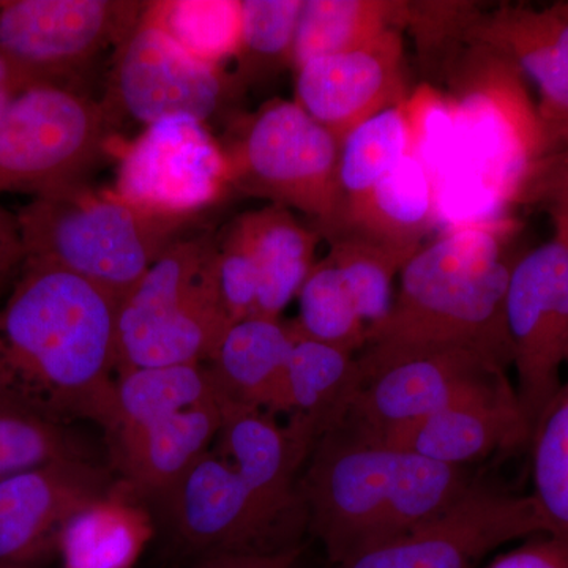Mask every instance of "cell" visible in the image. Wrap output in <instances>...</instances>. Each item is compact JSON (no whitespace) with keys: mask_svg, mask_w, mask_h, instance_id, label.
Returning a JSON list of instances; mask_svg holds the SVG:
<instances>
[{"mask_svg":"<svg viewBox=\"0 0 568 568\" xmlns=\"http://www.w3.org/2000/svg\"><path fill=\"white\" fill-rule=\"evenodd\" d=\"M119 301L54 265L24 261L0 306V403L52 420H115Z\"/></svg>","mask_w":568,"mask_h":568,"instance_id":"obj_1","label":"cell"},{"mask_svg":"<svg viewBox=\"0 0 568 568\" xmlns=\"http://www.w3.org/2000/svg\"><path fill=\"white\" fill-rule=\"evenodd\" d=\"M455 111V145L436 178L437 215L446 227L510 219L547 156L529 82L515 63L480 43L444 62Z\"/></svg>","mask_w":568,"mask_h":568,"instance_id":"obj_2","label":"cell"},{"mask_svg":"<svg viewBox=\"0 0 568 568\" xmlns=\"http://www.w3.org/2000/svg\"><path fill=\"white\" fill-rule=\"evenodd\" d=\"M306 463L298 488L306 521L336 566L424 525L470 488L465 467L417 457L347 425L321 436Z\"/></svg>","mask_w":568,"mask_h":568,"instance_id":"obj_3","label":"cell"},{"mask_svg":"<svg viewBox=\"0 0 568 568\" xmlns=\"http://www.w3.org/2000/svg\"><path fill=\"white\" fill-rule=\"evenodd\" d=\"M517 219L446 227L399 272L394 305L365 346H462L508 369V282L525 250Z\"/></svg>","mask_w":568,"mask_h":568,"instance_id":"obj_4","label":"cell"},{"mask_svg":"<svg viewBox=\"0 0 568 568\" xmlns=\"http://www.w3.org/2000/svg\"><path fill=\"white\" fill-rule=\"evenodd\" d=\"M17 219L24 261L81 276L119 304L185 227L142 215L85 182L32 197Z\"/></svg>","mask_w":568,"mask_h":568,"instance_id":"obj_5","label":"cell"},{"mask_svg":"<svg viewBox=\"0 0 568 568\" xmlns=\"http://www.w3.org/2000/svg\"><path fill=\"white\" fill-rule=\"evenodd\" d=\"M213 235L182 237L119 304L118 375L148 366L209 364L231 325L213 287Z\"/></svg>","mask_w":568,"mask_h":568,"instance_id":"obj_6","label":"cell"},{"mask_svg":"<svg viewBox=\"0 0 568 568\" xmlns=\"http://www.w3.org/2000/svg\"><path fill=\"white\" fill-rule=\"evenodd\" d=\"M233 189L304 213L323 239L339 209V141L295 102L271 100L223 145Z\"/></svg>","mask_w":568,"mask_h":568,"instance_id":"obj_7","label":"cell"},{"mask_svg":"<svg viewBox=\"0 0 568 568\" xmlns=\"http://www.w3.org/2000/svg\"><path fill=\"white\" fill-rule=\"evenodd\" d=\"M114 125L103 103L78 89L29 88L0 115V193L36 197L84 183Z\"/></svg>","mask_w":568,"mask_h":568,"instance_id":"obj_8","label":"cell"},{"mask_svg":"<svg viewBox=\"0 0 568 568\" xmlns=\"http://www.w3.org/2000/svg\"><path fill=\"white\" fill-rule=\"evenodd\" d=\"M362 387L342 425L365 435L410 424L510 386L507 369L462 346H365Z\"/></svg>","mask_w":568,"mask_h":568,"instance_id":"obj_9","label":"cell"},{"mask_svg":"<svg viewBox=\"0 0 568 568\" xmlns=\"http://www.w3.org/2000/svg\"><path fill=\"white\" fill-rule=\"evenodd\" d=\"M148 507L164 534L168 556L194 568L224 555L301 547L213 448Z\"/></svg>","mask_w":568,"mask_h":568,"instance_id":"obj_10","label":"cell"},{"mask_svg":"<svg viewBox=\"0 0 568 568\" xmlns=\"http://www.w3.org/2000/svg\"><path fill=\"white\" fill-rule=\"evenodd\" d=\"M233 190L226 151L205 123L175 115L125 145L112 192L142 215L183 224Z\"/></svg>","mask_w":568,"mask_h":568,"instance_id":"obj_11","label":"cell"},{"mask_svg":"<svg viewBox=\"0 0 568 568\" xmlns=\"http://www.w3.org/2000/svg\"><path fill=\"white\" fill-rule=\"evenodd\" d=\"M145 7L130 0H3L0 54L37 85L77 89L95 59L133 31Z\"/></svg>","mask_w":568,"mask_h":568,"instance_id":"obj_12","label":"cell"},{"mask_svg":"<svg viewBox=\"0 0 568 568\" xmlns=\"http://www.w3.org/2000/svg\"><path fill=\"white\" fill-rule=\"evenodd\" d=\"M506 324L515 388L530 437L562 387L568 355V235L519 256L508 282Z\"/></svg>","mask_w":568,"mask_h":568,"instance_id":"obj_13","label":"cell"},{"mask_svg":"<svg viewBox=\"0 0 568 568\" xmlns=\"http://www.w3.org/2000/svg\"><path fill=\"white\" fill-rule=\"evenodd\" d=\"M239 82L223 67L183 50L144 11L115 48L103 106L114 123L125 118L148 126L189 115L207 125L231 102Z\"/></svg>","mask_w":568,"mask_h":568,"instance_id":"obj_14","label":"cell"},{"mask_svg":"<svg viewBox=\"0 0 568 568\" xmlns=\"http://www.w3.org/2000/svg\"><path fill=\"white\" fill-rule=\"evenodd\" d=\"M545 532L532 496L470 485L443 514L336 568H476L489 552Z\"/></svg>","mask_w":568,"mask_h":568,"instance_id":"obj_15","label":"cell"},{"mask_svg":"<svg viewBox=\"0 0 568 568\" xmlns=\"http://www.w3.org/2000/svg\"><path fill=\"white\" fill-rule=\"evenodd\" d=\"M115 484L114 470L95 458L59 459L0 480V566L55 555L67 523Z\"/></svg>","mask_w":568,"mask_h":568,"instance_id":"obj_16","label":"cell"},{"mask_svg":"<svg viewBox=\"0 0 568 568\" xmlns=\"http://www.w3.org/2000/svg\"><path fill=\"white\" fill-rule=\"evenodd\" d=\"M405 43L390 31L355 50L313 59L295 70V100L316 122L345 140L373 115L405 103Z\"/></svg>","mask_w":568,"mask_h":568,"instance_id":"obj_17","label":"cell"},{"mask_svg":"<svg viewBox=\"0 0 568 568\" xmlns=\"http://www.w3.org/2000/svg\"><path fill=\"white\" fill-rule=\"evenodd\" d=\"M467 43L493 48L532 82L547 155L568 144V0L497 7L478 17Z\"/></svg>","mask_w":568,"mask_h":568,"instance_id":"obj_18","label":"cell"},{"mask_svg":"<svg viewBox=\"0 0 568 568\" xmlns=\"http://www.w3.org/2000/svg\"><path fill=\"white\" fill-rule=\"evenodd\" d=\"M304 418L280 425L272 414L223 402V420L213 450L230 462L257 503L295 537V514H305L298 473L320 440Z\"/></svg>","mask_w":568,"mask_h":568,"instance_id":"obj_19","label":"cell"},{"mask_svg":"<svg viewBox=\"0 0 568 568\" xmlns=\"http://www.w3.org/2000/svg\"><path fill=\"white\" fill-rule=\"evenodd\" d=\"M361 435L454 467H465L496 450L525 446L530 440L529 426L511 386L387 432Z\"/></svg>","mask_w":568,"mask_h":568,"instance_id":"obj_20","label":"cell"},{"mask_svg":"<svg viewBox=\"0 0 568 568\" xmlns=\"http://www.w3.org/2000/svg\"><path fill=\"white\" fill-rule=\"evenodd\" d=\"M222 420L223 402L216 398L108 440L115 477L149 506L212 450Z\"/></svg>","mask_w":568,"mask_h":568,"instance_id":"obj_21","label":"cell"},{"mask_svg":"<svg viewBox=\"0 0 568 568\" xmlns=\"http://www.w3.org/2000/svg\"><path fill=\"white\" fill-rule=\"evenodd\" d=\"M297 339L280 317L250 316L231 324L209 361L222 402L283 413L284 376Z\"/></svg>","mask_w":568,"mask_h":568,"instance_id":"obj_22","label":"cell"},{"mask_svg":"<svg viewBox=\"0 0 568 568\" xmlns=\"http://www.w3.org/2000/svg\"><path fill=\"white\" fill-rule=\"evenodd\" d=\"M437 223L435 178L416 156L407 155L368 193L339 211L325 239L357 234L416 253Z\"/></svg>","mask_w":568,"mask_h":568,"instance_id":"obj_23","label":"cell"},{"mask_svg":"<svg viewBox=\"0 0 568 568\" xmlns=\"http://www.w3.org/2000/svg\"><path fill=\"white\" fill-rule=\"evenodd\" d=\"M155 534L151 508L118 480L67 523L55 555L62 568H134Z\"/></svg>","mask_w":568,"mask_h":568,"instance_id":"obj_24","label":"cell"},{"mask_svg":"<svg viewBox=\"0 0 568 568\" xmlns=\"http://www.w3.org/2000/svg\"><path fill=\"white\" fill-rule=\"evenodd\" d=\"M237 222L252 250L260 280L253 316L282 317L315 267L323 235L298 222L293 211L276 204L245 212Z\"/></svg>","mask_w":568,"mask_h":568,"instance_id":"obj_25","label":"cell"},{"mask_svg":"<svg viewBox=\"0 0 568 568\" xmlns=\"http://www.w3.org/2000/svg\"><path fill=\"white\" fill-rule=\"evenodd\" d=\"M361 387L357 354L297 336L284 376L283 413L308 420L323 436L346 420Z\"/></svg>","mask_w":568,"mask_h":568,"instance_id":"obj_26","label":"cell"},{"mask_svg":"<svg viewBox=\"0 0 568 568\" xmlns=\"http://www.w3.org/2000/svg\"><path fill=\"white\" fill-rule=\"evenodd\" d=\"M222 398L207 364L134 368L115 381V420L108 440Z\"/></svg>","mask_w":568,"mask_h":568,"instance_id":"obj_27","label":"cell"},{"mask_svg":"<svg viewBox=\"0 0 568 568\" xmlns=\"http://www.w3.org/2000/svg\"><path fill=\"white\" fill-rule=\"evenodd\" d=\"M407 2L390 0H304L294 44V70L313 59L372 43L405 31Z\"/></svg>","mask_w":568,"mask_h":568,"instance_id":"obj_28","label":"cell"},{"mask_svg":"<svg viewBox=\"0 0 568 568\" xmlns=\"http://www.w3.org/2000/svg\"><path fill=\"white\" fill-rule=\"evenodd\" d=\"M407 155H410V138L403 103L355 126L339 144L338 213L368 193Z\"/></svg>","mask_w":568,"mask_h":568,"instance_id":"obj_29","label":"cell"},{"mask_svg":"<svg viewBox=\"0 0 568 568\" xmlns=\"http://www.w3.org/2000/svg\"><path fill=\"white\" fill-rule=\"evenodd\" d=\"M145 17L194 58L223 67L237 59L242 40V0L149 2Z\"/></svg>","mask_w":568,"mask_h":568,"instance_id":"obj_30","label":"cell"},{"mask_svg":"<svg viewBox=\"0 0 568 568\" xmlns=\"http://www.w3.org/2000/svg\"><path fill=\"white\" fill-rule=\"evenodd\" d=\"M327 256L339 272L347 293L366 327L383 323L395 297V278L414 252L379 244L357 234L328 239Z\"/></svg>","mask_w":568,"mask_h":568,"instance_id":"obj_31","label":"cell"},{"mask_svg":"<svg viewBox=\"0 0 568 568\" xmlns=\"http://www.w3.org/2000/svg\"><path fill=\"white\" fill-rule=\"evenodd\" d=\"M293 324L298 338L313 339L357 354L365 347V321L358 315L331 257L315 264L297 294Z\"/></svg>","mask_w":568,"mask_h":568,"instance_id":"obj_32","label":"cell"},{"mask_svg":"<svg viewBox=\"0 0 568 568\" xmlns=\"http://www.w3.org/2000/svg\"><path fill=\"white\" fill-rule=\"evenodd\" d=\"M568 369V355H567ZM532 450L530 493L545 532L568 540V376L529 440Z\"/></svg>","mask_w":568,"mask_h":568,"instance_id":"obj_33","label":"cell"},{"mask_svg":"<svg viewBox=\"0 0 568 568\" xmlns=\"http://www.w3.org/2000/svg\"><path fill=\"white\" fill-rule=\"evenodd\" d=\"M69 458H93L91 447L70 424L0 403V480Z\"/></svg>","mask_w":568,"mask_h":568,"instance_id":"obj_34","label":"cell"},{"mask_svg":"<svg viewBox=\"0 0 568 568\" xmlns=\"http://www.w3.org/2000/svg\"><path fill=\"white\" fill-rule=\"evenodd\" d=\"M304 0H242L237 61L245 77L291 67Z\"/></svg>","mask_w":568,"mask_h":568,"instance_id":"obj_35","label":"cell"},{"mask_svg":"<svg viewBox=\"0 0 568 568\" xmlns=\"http://www.w3.org/2000/svg\"><path fill=\"white\" fill-rule=\"evenodd\" d=\"M213 287L231 324L254 315L257 302V268L237 219L224 234L213 237L209 256Z\"/></svg>","mask_w":568,"mask_h":568,"instance_id":"obj_36","label":"cell"},{"mask_svg":"<svg viewBox=\"0 0 568 568\" xmlns=\"http://www.w3.org/2000/svg\"><path fill=\"white\" fill-rule=\"evenodd\" d=\"M403 108L409 126L410 155L425 164L436 181L454 152V106L446 92L422 84L407 95Z\"/></svg>","mask_w":568,"mask_h":568,"instance_id":"obj_37","label":"cell"},{"mask_svg":"<svg viewBox=\"0 0 568 568\" xmlns=\"http://www.w3.org/2000/svg\"><path fill=\"white\" fill-rule=\"evenodd\" d=\"M519 205L547 212L555 231L568 235V144L541 160Z\"/></svg>","mask_w":568,"mask_h":568,"instance_id":"obj_38","label":"cell"},{"mask_svg":"<svg viewBox=\"0 0 568 568\" xmlns=\"http://www.w3.org/2000/svg\"><path fill=\"white\" fill-rule=\"evenodd\" d=\"M487 568H568V540L538 534L518 548L497 556Z\"/></svg>","mask_w":568,"mask_h":568,"instance_id":"obj_39","label":"cell"},{"mask_svg":"<svg viewBox=\"0 0 568 568\" xmlns=\"http://www.w3.org/2000/svg\"><path fill=\"white\" fill-rule=\"evenodd\" d=\"M301 555L302 545L276 552L219 556V558L205 560L196 568H294Z\"/></svg>","mask_w":568,"mask_h":568,"instance_id":"obj_40","label":"cell"},{"mask_svg":"<svg viewBox=\"0 0 568 568\" xmlns=\"http://www.w3.org/2000/svg\"><path fill=\"white\" fill-rule=\"evenodd\" d=\"M33 85L37 84L28 74L22 73L9 59L0 54V115L6 112L18 95L28 91L29 88H33Z\"/></svg>","mask_w":568,"mask_h":568,"instance_id":"obj_41","label":"cell"},{"mask_svg":"<svg viewBox=\"0 0 568 568\" xmlns=\"http://www.w3.org/2000/svg\"><path fill=\"white\" fill-rule=\"evenodd\" d=\"M22 264H24L22 250L0 246V295L9 284L14 283L17 276L20 275Z\"/></svg>","mask_w":568,"mask_h":568,"instance_id":"obj_42","label":"cell"},{"mask_svg":"<svg viewBox=\"0 0 568 568\" xmlns=\"http://www.w3.org/2000/svg\"><path fill=\"white\" fill-rule=\"evenodd\" d=\"M0 246L22 250L17 213L7 211L2 205H0Z\"/></svg>","mask_w":568,"mask_h":568,"instance_id":"obj_43","label":"cell"},{"mask_svg":"<svg viewBox=\"0 0 568 568\" xmlns=\"http://www.w3.org/2000/svg\"><path fill=\"white\" fill-rule=\"evenodd\" d=\"M0 568H29V567H22V566H0Z\"/></svg>","mask_w":568,"mask_h":568,"instance_id":"obj_44","label":"cell"}]
</instances>
